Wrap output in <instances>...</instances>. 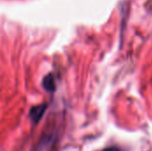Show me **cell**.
<instances>
[{
	"label": "cell",
	"mask_w": 152,
	"mask_h": 151,
	"mask_svg": "<svg viewBox=\"0 0 152 151\" xmlns=\"http://www.w3.org/2000/svg\"><path fill=\"white\" fill-rule=\"evenodd\" d=\"M44 87L49 92H53L55 89V82H54V78L52 74H49L47 77H45Z\"/></svg>",
	"instance_id": "2"
},
{
	"label": "cell",
	"mask_w": 152,
	"mask_h": 151,
	"mask_svg": "<svg viewBox=\"0 0 152 151\" xmlns=\"http://www.w3.org/2000/svg\"><path fill=\"white\" fill-rule=\"evenodd\" d=\"M46 110V105L42 104V105H38L34 107L33 109H31L30 110V117L33 120V122L35 123H38L43 115L45 114V111Z\"/></svg>",
	"instance_id": "1"
},
{
	"label": "cell",
	"mask_w": 152,
	"mask_h": 151,
	"mask_svg": "<svg viewBox=\"0 0 152 151\" xmlns=\"http://www.w3.org/2000/svg\"><path fill=\"white\" fill-rule=\"evenodd\" d=\"M103 151H121L119 149H117V148H109V149H106Z\"/></svg>",
	"instance_id": "3"
}]
</instances>
